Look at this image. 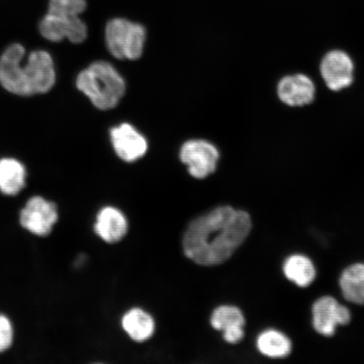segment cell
I'll return each instance as SVG.
<instances>
[{
	"label": "cell",
	"instance_id": "1",
	"mask_svg": "<svg viewBox=\"0 0 364 364\" xmlns=\"http://www.w3.org/2000/svg\"><path fill=\"white\" fill-rule=\"evenodd\" d=\"M248 213L230 206L218 207L194 218L184 233L186 257L198 265L213 267L233 256L252 230Z\"/></svg>",
	"mask_w": 364,
	"mask_h": 364
},
{
	"label": "cell",
	"instance_id": "2",
	"mask_svg": "<svg viewBox=\"0 0 364 364\" xmlns=\"http://www.w3.org/2000/svg\"><path fill=\"white\" fill-rule=\"evenodd\" d=\"M25 48L12 44L0 58V84L9 92L29 97L48 92L55 84L53 58L45 51L31 53L25 65Z\"/></svg>",
	"mask_w": 364,
	"mask_h": 364
},
{
	"label": "cell",
	"instance_id": "3",
	"mask_svg": "<svg viewBox=\"0 0 364 364\" xmlns=\"http://www.w3.org/2000/svg\"><path fill=\"white\" fill-rule=\"evenodd\" d=\"M77 88L88 97L95 107L109 110L117 106L125 93L124 79L110 63H92L77 77Z\"/></svg>",
	"mask_w": 364,
	"mask_h": 364
},
{
	"label": "cell",
	"instance_id": "4",
	"mask_svg": "<svg viewBox=\"0 0 364 364\" xmlns=\"http://www.w3.org/2000/svg\"><path fill=\"white\" fill-rule=\"evenodd\" d=\"M146 38L144 27L117 18L107 23L106 42L109 51L118 59L135 60L142 55Z\"/></svg>",
	"mask_w": 364,
	"mask_h": 364
},
{
	"label": "cell",
	"instance_id": "5",
	"mask_svg": "<svg viewBox=\"0 0 364 364\" xmlns=\"http://www.w3.org/2000/svg\"><path fill=\"white\" fill-rule=\"evenodd\" d=\"M181 161L188 166L191 176L204 179L215 172L220 154L210 143L203 140H191L181 149Z\"/></svg>",
	"mask_w": 364,
	"mask_h": 364
},
{
	"label": "cell",
	"instance_id": "6",
	"mask_svg": "<svg viewBox=\"0 0 364 364\" xmlns=\"http://www.w3.org/2000/svg\"><path fill=\"white\" fill-rule=\"evenodd\" d=\"M313 326L321 335L331 336L336 327L348 325L352 316L349 309L331 296L316 300L312 306Z\"/></svg>",
	"mask_w": 364,
	"mask_h": 364
},
{
	"label": "cell",
	"instance_id": "7",
	"mask_svg": "<svg viewBox=\"0 0 364 364\" xmlns=\"http://www.w3.org/2000/svg\"><path fill=\"white\" fill-rule=\"evenodd\" d=\"M40 33L53 43L67 38L71 43H83L87 38V26L80 16L65 17L48 13L40 22Z\"/></svg>",
	"mask_w": 364,
	"mask_h": 364
},
{
	"label": "cell",
	"instance_id": "8",
	"mask_svg": "<svg viewBox=\"0 0 364 364\" xmlns=\"http://www.w3.org/2000/svg\"><path fill=\"white\" fill-rule=\"evenodd\" d=\"M58 215L56 205L42 197L31 198L21 213L20 221L26 230L36 235L50 234Z\"/></svg>",
	"mask_w": 364,
	"mask_h": 364
},
{
	"label": "cell",
	"instance_id": "9",
	"mask_svg": "<svg viewBox=\"0 0 364 364\" xmlns=\"http://www.w3.org/2000/svg\"><path fill=\"white\" fill-rule=\"evenodd\" d=\"M320 70L323 80L331 90L339 91L353 83V63L343 51L333 50L327 53L322 59Z\"/></svg>",
	"mask_w": 364,
	"mask_h": 364
},
{
	"label": "cell",
	"instance_id": "10",
	"mask_svg": "<svg viewBox=\"0 0 364 364\" xmlns=\"http://www.w3.org/2000/svg\"><path fill=\"white\" fill-rule=\"evenodd\" d=\"M111 139L117 156L126 162L138 161L148 149L146 139L129 124L113 127Z\"/></svg>",
	"mask_w": 364,
	"mask_h": 364
},
{
	"label": "cell",
	"instance_id": "11",
	"mask_svg": "<svg viewBox=\"0 0 364 364\" xmlns=\"http://www.w3.org/2000/svg\"><path fill=\"white\" fill-rule=\"evenodd\" d=\"M277 95L281 101L289 107H304L315 99L316 86L306 75H288L277 85Z\"/></svg>",
	"mask_w": 364,
	"mask_h": 364
},
{
	"label": "cell",
	"instance_id": "12",
	"mask_svg": "<svg viewBox=\"0 0 364 364\" xmlns=\"http://www.w3.org/2000/svg\"><path fill=\"white\" fill-rule=\"evenodd\" d=\"M210 322L213 328L224 332L223 338L228 343L236 344L244 338L245 316L237 307H218L212 314Z\"/></svg>",
	"mask_w": 364,
	"mask_h": 364
},
{
	"label": "cell",
	"instance_id": "13",
	"mask_svg": "<svg viewBox=\"0 0 364 364\" xmlns=\"http://www.w3.org/2000/svg\"><path fill=\"white\" fill-rule=\"evenodd\" d=\"M129 224L124 213L116 208L106 207L99 212L95 224V231L107 243H117L124 239Z\"/></svg>",
	"mask_w": 364,
	"mask_h": 364
},
{
	"label": "cell",
	"instance_id": "14",
	"mask_svg": "<svg viewBox=\"0 0 364 364\" xmlns=\"http://www.w3.org/2000/svg\"><path fill=\"white\" fill-rule=\"evenodd\" d=\"M122 328L126 333L138 343L149 340L154 333L156 323L146 311L134 308L127 311L122 321Z\"/></svg>",
	"mask_w": 364,
	"mask_h": 364
},
{
	"label": "cell",
	"instance_id": "15",
	"mask_svg": "<svg viewBox=\"0 0 364 364\" xmlns=\"http://www.w3.org/2000/svg\"><path fill=\"white\" fill-rule=\"evenodd\" d=\"M26 172L24 166L15 159H0V191L15 196L24 188Z\"/></svg>",
	"mask_w": 364,
	"mask_h": 364
},
{
	"label": "cell",
	"instance_id": "16",
	"mask_svg": "<svg viewBox=\"0 0 364 364\" xmlns=\"http://www.w3.org/2000/svg\"><path fill=\"white\" fill-rule=\"evenodd\" d=\"M340 288L348 301L364 304V264L356 263L341 273Z\"/></svg>",
	"mask_w": 364,
	"mask_h": 364
},
{
	"label": "cell",
	"instance_id": "17",
	"mask_svg": "<svg viewBox=\"0 0 364 364\" xmlns=\"http://www.w3.org/2000/svg\"><path fill=\"white\" fill-rule=\"evenodd\" d=\"M284 272L287 279L301 288L311 285L316 277V269L311 259L299 254L286 259Z\"/></svg>",
	"mask_w": 364,
	"mask_h": 364
},
{
	"label": "cell",
	"instance_id": "18",
	"mask_svg": "<svg viewBox=\"0 0 364 364\" xmlns=\"http://www.w3.org/2000/svg\"><path fill=\"white\" fill-rule=\"evenodd\" d=\"M257 347L264 356L272 358L288 357L292 351V343L283 332L277 330H267L259 335Z\"/></svg>",
	"mask_w": 364,
	"mask_h": 364
},
{
	"label": "cell",
	"instance_id": "19",
	"mask_svg": "<svg viewBox=\"0 0 364 364\" xmlns=\"http://www.w3.org/2000/svg\"><path fill=\"white\" fill-rule=\"evenodd\" d=\"M85 0H49L48 13L59 16H80L86 10Z\"/></svg>",
	"mask_w": 364,
	"mask_h": 364
},
{
	"label": "cell",
	"instance_id": "20",
	"mask_svg": "<svg viewBox=\"0 0 364 364\" xmlns=\"http://www.w3.org/2000/svg\"><path fill=\"white\" fill-rule=\"evenodd\" d=\"M13 327L6 316L0 315V353L6 351L13 343Z\"/></svg>",
	"mask_w": 364,
	"mask_h": 364
}]
</instances>
